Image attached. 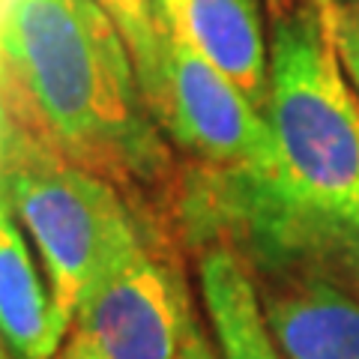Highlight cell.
I'll return each mask as SVG.
<instances>
[{"label": "cell", "mask_w": 359, "mask_h": 359, "mask_svg": "<svg viewBox=\"0 0 359 359\" xmlns=\"http://www.w3.org/2000/svg\"><path fill=\"white\" fill-rule=\"evenodd\" d=\"M273 171L237 207L276 252L359 269V93L311 0L269 18Z\"/></svg>", "instance_id": "2"}, {"label": "cell", "mask_w": 359, "mask_h": 359, "mask_svg": "<svg viewBox=\"0 0 359 359\" xmlns=\"http://www.w3.org/2000/svg\"><path fill=\"white\" fill-rule=\"evenodd\" d=\"M177 359H222V353H219V347H212V341L207 339L204 327L198 323V327L192 330V335L186 339L183 351H180Z\"/></svg>", "instance_id": "12"}, {"label": "cell", "mask_w": 359, "mask_h": 359, "mask_svg": "<svg viewBox=\"0 0 359 359\" xmlns=\"http://www.w3.org/2000/svg\"><path fill=\"white\" fill-rule=\"evenodd\" d=\"M177 36L224 72L264 111L269 93V36L261 0H159Z\"/></svg>", "instance_id": "6"}, {"label": "cell", "mask_w": 359, "mask_h": 359, "mask_svg": "<svg viewBox=\"0 0 359 359\" xmlns=\"http://www.w3.org/2000/svg\"><path fill=\"white\" fill-rule=\"evenodd\" d=\"M335 4H341V6H347V9H353V13L359 15V0H335Z\"/></svg>", "instance_id": "16"}, {"label": "cell", "mask_w": 359, "mask_h": 359, "mask_svg": "<svg viewBox=\"0 0 359 359\" xmlns=\"http://www.w3.org/2000/svg\"><path fill=\"white\" fill-rule=\"evenodd\" d=\"M6 192L0 186V339L15 359H57L48 285L39 278Z\"/></svg>", "instance_id": "8"}, {"label": "cell", "mask_w": 359, "mask_h": 359, "mask_svg": "<svg viewBox=\"0 0 359 359\" xmlns=\"http://www.w3.org/2000/svg\"><path fill=\"white\" fill-rule=\"evenodd\" d=\"M327 27H330L335 51H339L341 69H344L347 78H351V84L356 87V93H359V15L353 13V9L335 4L332 18H330Z\"/></svg>", "instance_id": "11"}, {"label": "cell", "mask_w": 359, "mask_h": 359, "mask_svg": "<svg viewBox=\"0 0 359 359\" xmlns=\"http://www.w3.org/2000/svg\"><path fill=\"white\" fill-rule=\"evenodd\" d=\"M57 359H102V353H99L96 347L84 339V335L69 332V339H66L63 353H57Z\"/></svg>", "instance_id": "13"}, {"label": "cell", "mask_w": 359, "mask_h": 359, "mask_svg": "<svg viewBox=\"0 0 359 359\" xmlns=\"http://www.w3.org/2000/svg\"><path fill=\"white\" fill-rule=\"evenodd\" d=\"M314 6H318V13H320V18L330 25V18H332V9H335V0H311Z\"/></svg>", "instance_id": "15"}, {"label": "cell", "mask_w": 359, "mask_h": 359, "mask_svg": "<svg viewBox=\"0 0 359 359\" xmlns=\"http://www.w3.org/2000/svg\"><path fill=\"white\" fill-rule=\"evenodd\" d=\"M282 359H359V299L327 278H297L261 297Z\"/></svg>", "instance_id": "7"}, {"label": "cell", "mask_w": 359, "mask_h": 359, "mask_svg": "<svg viewBox=\"0 0 359 359\" xmlns=\"http://www.w3.org/2000/svg\"><path fill=\"white\" fill-rule=\"evenodd\" d=\"M129 48L144 102L153 111L162 102V4L159 0H96Z\"/></svg>", "instance_id": "10"}, {"label": "cell", "mask_w": 359, "mask_h": 359, "mask_svg": "<svg viewBox=\"0 0 359 359\" xmlns=\"http://www.w3.org/2000/svg\"><path fill=\"white\" fill-rule=\"evenodd\" d=\"M302 0H266V9H269V18H276V15H282L287 13V9H294L299 6Z\"/></svg>", "instance_id": "14"}, {"label": "cell", "mask_w": 359, "mask_h": 359, "mask_svg": "<svg viewBox=\"0 0 359 359\" xmlns=\"http://www.w3.org/2000/svg\"><path fill=\"white\" fill-rule=\"evenodd\" d=\"M0 186L21 231L42 255L51 327L63 341L84 290L153 222L141 219L111 183L13 132L0 156Z\"/></svg>", "instance_id": "3"}, {"label": "cell", "mask_w": 359, "mask_h": 359, "mask_svg": "<svg viewBox=\"0 0 359 359\" xmlns=\"http://www.w3.org/2000/svg\"><path fill=\"white\" fill-rule=\"evenodd\" d=\"M198 327L174 233L144 224L78 302L72 330L102 359H177Z\"/></svg>", "instance_id": "5"}, {"label": "cell", "mask_w": 359, "mask_h": 359, "mask_svg": "<svg viewBox=\"0 0 359 359\" xmlns=\"http://www.w3.org/2000/svg\"><path fill=\"white\" fill-rule=\"evenodd\" d=\"M198 276L222 359H282L266 330L255 278L231 245H212L201 255Z\"/></svg>", "instance_id": "9"}, {"label": "cell", "mask_w": 359, "mask_h": 359, "mask_svg": "<svg viewBox=\"0 0 359 359\" xmlns=\"http://www.w3.org/2000/svg\"><path fill=\"white\" fill-rule=\"evenodd\" d=\"M0 359H9V351H6V344H4V339H0Z\"/></svg>", "instance_id": "17"}, {"label": "cell", "mask_w": 359, "mask_h": 359, "mask_svg": "<svg viewBox=\"0 0 359 359\" xmlns=\"http://www.w3.org/2000/svg\"><path fill=\"white\" fill-rule=\"evenodd\" d=\"M162 102L156 123L165 138L219 174L233 204L257 192L273 171V135L264 111L177 36L162 15Z\"/></svg>", "instance_id": "4"}, {"label": "cell", "mask_w": 359, "mask_h": 359, "mask_svg": "<svg viewBox=\"0 0 359 359\" xmlns=\"http://www.w3.org/2000/svg\"><path fill=\"white\" fill-rule=\"evenodd\" d=\"M0 108L15 138L105 180L141 219L171 228L183 195L171 141L96 0H9L0 18Z\"/></svg>", "instance_id": "1"}]
</instances>
